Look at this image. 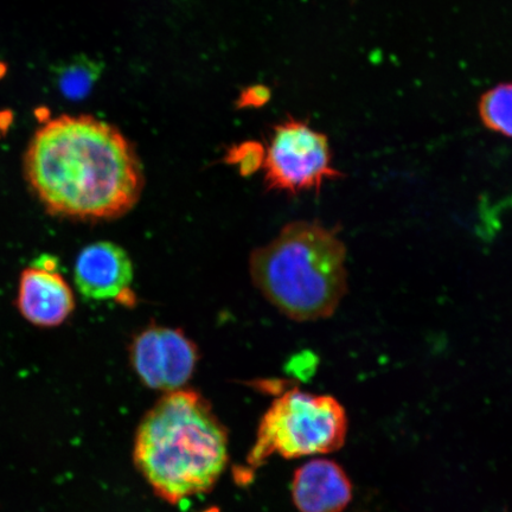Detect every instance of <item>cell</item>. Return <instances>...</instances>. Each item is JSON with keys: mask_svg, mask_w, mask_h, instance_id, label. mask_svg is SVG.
Returning <instances> with one entry per match:
<instances>
[{"mask_svg": "<svg viewBox=\"0 0 512 512\" xmlns=\"http://www.w3.org/2000/svg\"><path fill=\"white\" fill-rule=\"evenodd\" d=\"M270 96V92L265 87L256 86L249 88L241 95L240 105L258 107L266 104Z\"/></svg>", "mask_w": 512, "mask_h": 512, "instance_id": "12", "label": "cell"}, {"mask_svg": "<svg viewBox=\"0 0 512 512\" xmlns=\"http://www.w3.org/2000/svg\"><path fill=\"white\" fill-rule=\"evenodd\" d=\"M478 112L490 131L512 138V83H503L483 94Z\"/></svg>", "mask_w": 512, "mask_h": 512, "instance_id": "10", "label": "cell"}, {"mask_svg": "<svg viewBox=\"0 0 512 512\" xmlns=\"http://www.w3.org/2000/svg\"><path fill=\"white\" fill-rule=\"evenodd\" d=\"M130 354L145 386L168 393L185 386L198 361L196 345L182 331L156 325L134 337Z\"/></svg>", "mask_w": 512, "mask_h": 512, "instance_id": "6", "label": "cell"}, {"mask_svg": "<svg viewBox=\"0 0 512 512\" xmlns=\"http://www.w3.org/2000/svg\"><path fill=\"white\" fill-rule=\"evenodd\" d=\"M265 151L259 144H243L230 152V163L239 165L243 175H251L252 172L262 168Z\"/></svg>", "mask_w": 512, "mask_h": 512, "instance_id": "11", "label": "cell"}, {"mask_svg": "<svg viewBox=\"0 0 512 512\" xmlns=\"http://www.w3.org/2000/svg\"><path fill=\"white\" fill-rule=\"evenodd\" d=\"M133 460L170 504L207 494L228 465V433L195 390L166 393L140 422Z\"/></svg>", "mask_w": 512, "mask_h": 512, "instance_id": "2", "label": "cell"}, {"mask_svg": "<svg viewBox=\"0 0 512 512\" xmlns=\"http://www.w3.org/2000/svg\"><path fill=\"white\" fill-rule=\"evenodd\" d=\"M262 169L268 188L292 195L319 191L325 182L343 177L334 166L328 137L297 119L275 126Z\"/></svg>", "mask_w": 512, "mask_h": 512, "instance_id": "5", "label": "cell"}, {"mask_svg": "<svg viewBox=\"0 0 512 512\" xmlns=\"http://www.w3.org/2000/svg\"><path fill=\"white\" fill-rule=\"evenodd\" d=\"M16 307L37 328L62 325L75 310L73 288L59 270V260L42 255L19 275Z\"/></svg>", "mask_w": 512, "mask_h": 512, "instance_id": "7", "label": "cell"}, {"mask_svg": "<svg viewBox=\"0 0 512 512\" xmlns=\"http://www.w3.org/2000/svg\"><path fill=\"white\" fill-rule=\"evenodd\" d=\"M348 418L334 396L287 390L262 418L248 464L259 467L279 454L285 459L339 450L347 438Z\"/></svg>", "mask_w": 512, "mask_h": 512, "instance_id": "4", "label": "cell"}, {"mask_svg": "<svg viewBox=\"0 0 512 512\" xmlns=\"http://www.w3.org/2000/svg\"><path fill=\"white\" fill-rule=\"evenodd\" d=\"M74 279L79 292L87 299L133 303L132 262L117 243L99 241L83 248L75 261Z\"/></svg>", "mask_w": 512, "mask_h": 512, "instance_id": "8", "label": "cell"}, {"mask_svg": "<svg viewBox=\"0 0 512 512\" xmlns=\"http://www.w3.org/2000/svg\"><path fill=\"white\" fill-rule=\"evenodd\" d=\"M292 496L300 512H341L351 501L352 485L337 463L315 459L294 473Z\"/></svg>", "mask_w": 512, "mask_h": 512, "instance_id": "9", "label": "cell"}, {"mask_svg": "<svg viewBox=\"0 0 512 512\" xmlns=\"http://www.w3.org/2000/svg\"><path fill=\"white\" fill-rule=\"evenodd\" d=\"M24 172L48 213L67 219H118L136 206L144 188L132 144L91 115H61L38 128Z\"/></svg>", "mask_w": 512, "mask_h": 512, "instance_id": "1", "label": "cell"}, {"mask_svg": "<svg viewBox=\"0 0 512 512\" xmlns=\"http://www.w3.org/2000/svg\"><path fill=\"white\" fill-rule=\"evenodd\" d=\"M347 249L335 230L319 222L288 223L256 248L249 271L268 302L297 322L334 315L347 292Z\"/></svg>", "mask_w": 512, "mask_h": 512, "instance_id": "3", "label": "cell"}]
</instances>
